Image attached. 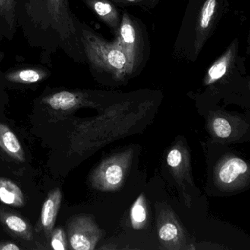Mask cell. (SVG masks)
Here are the masks:
<instances>
[{
	"label": "cell",
	"mask_w": 250,
	"mask_h": 250,
	"mask_svg": "<svg viewBox=\"0 0 250 250\" xmlns=\"http://www.w3.org/2000/svg\"><path fill=\"white\" fill-rule=\"evenodd\" d=\"M235 49L233 46L229 47L226 52L216 61L209 68L207 74V83H213L223 77L228 71V68L232 63L235 57Z\"/></svg>",
	"instance_id": "4fadbf2b"
},
{
	"label": "cell",
	"mask_w": 250,
	"mask_h": 250,
	"mask_svg": "<svg viewBox=\"0 0 250 250\" xmlns=\"http://www.w3.org/2000/svg\"><path fill=\"white\" fill-rule=\"evenodd\" d=\"M49 73L42 68H31L11 71L5 75V78L11 83L20 84H34L47 78Z\"/></svg>",
	"instance_id": "7c38bea8"
},
{
	"label": "cell",
	"mask_w": 250,
	"mask_h": 250,
	"mask_svg": "<svg viewBox=\"0 0 250 250\" xmlns=\"http://www.w3.org/2000/svg\"><path fill=\"white\" fill-rule=\"evenodd\" d=\"M131 217L134 222L141 223L146 219V213L141 198L138 199L134 205L131 210Z\"/></svg>",
	"instance_id": "ffe728a7"
},
{
	"label": "cell",
	"mask_w": 250,
	"mask_h": 250,
	"mask_svg": "<svg viewBox=\"0 0 250 250\" xmlns=\"http://www.w3.org/2000/svg\"><path fill=\"white\" fill-rule=\"evenodd\" d=\"M218 0H206L197 24V49H200L211 30L218 11Z\"/></svg>",
	"instance_id": "9c48e42d"
},
{
	"label": "cell",
	"mask_w": 250,
	"mask_h": 250,
	"mask_svg": "<svg viewBox=\"0 0 250 250\" xmlns=\"http://www.w3.org/2000/svg\"><path fill=\"white\" fill-rule=\"evenodd\" d=\"M143 1H148L149 2V1H153V0H143Z\"/></svg>",
	"instance_id": "cb8c5ba5"
},
{
	"label": "cell",
	"mask_w": 250,
	"mask_h": 250,
	"mask_svg": "<svg viewBox=\"0 0 250 250\" xmlns=\"http://www.w3.org/2000/svg\"><path fill=\"white\" fill-rule=\"evenodd\" d=\"M16 0H0V17H3L11 28L15 21Z\"/></svg>",
	"instance_id": "2e32d148"
},
{
	"label": "cell",
	"mask_w": 250,
	"mask_h": 250,
	"mask_svg": "<svg viewBox=\"0 0 250 250\" xmlns=\"http://www.w3.org/2000/svg\"><path fill=\"white\" fill-rule=\"evenodd\" d=\"M48 17L52 28L62 41L76 36L74 19L68 5V0H46Z\"/></svg>",
	"instance_id": "277c9868"
},
{
	"label": "cell",
	"mask_w": 250,
	"mask_h": 250,
	"mask_svg": "<svg viewBox=\"0 0 250 250\" xmlns=\"http://www.w3.org/2000/svg\"><path fill=\"white\" fill-rule=\"evenodd\" d=\"M178 235V228L172 223H167L159 229V236L164 241H170Z\"/></svg>",
	"instance_id": "d6986e66"
},
{
	"label": "cell",
	"mask_w": 250,
	"mask_h": 250,
	"mask_svg": "<svg viewBox=\"0 0 250 250\" xmlns=\"http://www.w3.org/2000/svg\"><path fill=\"white\" fill-rule=\"evenodd\" d=\"M182 156L178 150H171L167 156L168 165L172 167H178L181 164Z\"/></svg>",
	"instance_id": "44dd1931"
},
{
	"label": "cell",
	"mask_w": 250,
	"mask_h": 250,
	"mask_svg": "<svg viewBox=\"0 0 250 250\" xmlns=\"http://www.w3.org/2000/svg\"><path fill=\"white\" fill-rule=\"evenodd\" d=\"M105 181L110 185H117L122 180L123 171L121 167L118 165H112L108 167L105 171L104 175H102Z\"/></svg>",
	"instance_id": "e0dca14e"
},
{
	"label": "cell",
	"mask_w": 250,
	"mask_h": 250,
	"mask_svg": "<svg viewBox=\"0 0 250 250\" xmlns=\"http://www.w3.org/2000/svg\"><path fill=\"white\" fill-rule=\"evenodd\" d=\"M0 201L12 207H23L25 197L21 188L11 179L0 178Z\"/></svg>",
	"instance_id": "8fae6325"
},
{
	"label": "cell",
	"mask_w": 250,
	"mask_h": 250,
	"mask_svg": "<svg viewBox=\"0 0 250 250\" xmlns=\"http://www.w3.org/2000/svg\"><path fill=\"white\" fill-rule=\"evenodd\" d=\"M117 36L116 42L126 55L128 73L131 74L141 62L143 55V41L138 25L127 13L123 14Z\"/></svg>",
	"instance_id": "7a4b0ae2"
},
{
	"label": "cell",
	"mask_w": 250,
	"mask_h": 250,
	"mask_svg": "<svg viewBox=\"0 0 250 250\" xmlns=\"http://www.w3.org/2000/svg\"><path fill=\"white\" fill-rule=\"evenodd\" d=\"M247 170V163L244 160L238 158H232L222 165L219 171V178L225 184H230Z\"/></svg>",
	"instance_id": "5bb4252c"
},
{
	"label": "cell",
	"mask_w": 250,
	"mask_h": 250,
	"mask_svg": "<svg viewBox=\"0 0 250 250\" xmlns=\"http://www.w3.org/2000/svg\"><path fill=\"white\" fill-rule=\"evenodd\" d=\"M62 201V192L59 188L52 189L48 194L42 206L39 219V229L49 239L55 228L57 216Z\"/></svg>",
	"instance_id": "8992f818"
},
{
	"label": "cell",
	"mask_w": 250,
	"mask_h": 250,
	"mask_svg": "<svg viewBox=\"0 0 250 250\" xmlns=\"http://www.w3.org/2000/svg\"><path fill=\"white\" fill-rule=\"evenodd\" d=\"M22 247L9 241H0V250H20Z\"/></svg>",
	"instance_id": "7402d4cb"
},
{
	"label": "cell",
	"mask_w": 250,
	"mask_h": 250,
	"mask_svg": "<svg viewBox=\"0 0 250 250\" xmlns=\"http://www.w3.org/2000/svg\"><path fill=\"white\" fill-rule=\"evenodd\" d=\"M67 238L72 250H91L94 249L98 235L90 219L85 216H76L67 223Z\"/></svg>",
	"instance_id": "3957f363"
},
{
	"label": "cell",
	"mask_w": 250,
	"mask_h": 250,
	"mask_svg": "<svg viewBox=\"0 0 250 250\" xmlns=\"http://www.w3.org/2000/svg\"><path fill=\"white\" fill-rule=\"evenodd\" d=\"M0 147L12 159L25 162V153L20 140L14 131L2 123H0Z\"/></svg>",
	"instance_id": "30bf717a"
},
{
	"label": "cell",
	"mask_w": 250,
	"mask_h": 250,
	"mask_svg": "<svg viewBox=\"0 0 250 250\" xmlns=\"http://www.w3.org/2000/svg\"><path fill=\"white\" fill-rule=\"evenodd\" d=\"M213 129L218 137L227 138L232 132L230 124L225 118H218L213 121Z\"/></svg>",
	"instance_id": "ac0fdd59"
},
{
	"label": "cell",
	"mask_w": 250,
	"mask_h": 250,
	"mask_svg": "<svg viewBox=\"0 0 250 250\" xmlns=\"http://www.w3.org/2000/svg\"><path fill=\"white\" fill-rule=\"evenodd\" d=\"M42 104L61 115H68L84 104V97L80 92L61 90L44 96Z\"/></svg>",
	"instance_id": "5b68a950"
},
{
	"label": "cell",
	"mask_w": 250,
	"mask_h": 250,
	"mask_svg": "<svg viewBox=\"0 0 250 250\" xmlns=\"http://www.w3.org/2000/svg\"><path fill=\"white\" fill-rule=\"evenodd\" d=\"M80 40L90 65L121 77L128 73V59L118 42L110 43L90 30H81Z\"/></svg>",
	"instance_id": "6da1fadb"
},
{
	"label": "cell",
	"mask_w": 250,
	"mask_h": 250,
	"mask_svg": "<svg viewBox=\"0 0 250 250\" xmlns=\"http://www.w3.org/2000/svg\"><path fill=\"white\" fill-rule=\"evenodd\" d=\"M0 222L8 232L17 238L30 241L33 239V231L31 225L20 215L0 208Z\"/></svg>",
	"instance_id": "52a82bcc"
},
{
	"label": "cell",
	"mask_w": 250,
	"mask_h": 250,
	"mask_svg": "<svg viewBox=\"0 0 250 250\" xmlns=\"http://www.w3.org/2000/svg\"><path fill=\"white\" fill-rule=\"evenodd\" d=\"M50 246L55 250H68V241L66 232L61 227L54 228L49 237Z\"/></svg>",
	"instance_id": "9a60e30c"
},
{
	"label": "cell",
	"mask_w": 250,
	"mask_h": 250,
	"mask_svg": "<svg viewBox=\"0 0 250 250\" xmlns=\"http://www.w3.org/2000/svg\"><path fill=\"white\" fill-rule=\"evenodd\" d=\"M112 3L118 4V5H135L143 2V0H109Z\"/></svg>",
	"instance_id": "603a6c76"
},
{
	"label": "cell",
	"mask_w": 250,
	"mask_h": 250,
	"mask_svg": "<svg viewBox=\"0 0 250 250\" xmlns=\"http://www.w3.org/2000/svg\"><path fill=\"white\" fill-rule=\"evenodd\" d=\"M84 2L99 19L118 33L121 19L112 2L109 0H84Z\"/></svg>",
	"instance_id": "ba28073f"
}]
</instances>
